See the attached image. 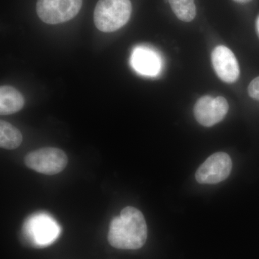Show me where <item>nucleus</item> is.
I'll return each mask as SVG.
<instances>
[{
    "mask_svg": "<svg viewBox=\"0 0 259 259\" xmlns=\"http://www.w3.org/2000/svg\"><path fill=\"white\" fill-rule=\"evenodd\" d=\"M82 6V0H37V16L44 23L56 25L76 17Z\"/></svg>",
    "mask_w": 259,
    "mask_h": 259,
    "instance_id": "nucleus-3",
    "label": "nucleus"
},
{
    "mask_svg": "<svg viewBox=\"0 0 259 259\" xmlns=\"http://www.w3.org/2000/svg\"><path fill=\"white\" fill-rule=\"evenodd\" d=\"M131 13L130 0H99L94 12V22L100 31L115 32L127 24Z\"/></svg>",
    "mask_w": 259,
    "mask_h": 259,
    "instance_id": "nucleus-2",
    "label": "nucleus"
},
{
    "mask_svg": "<svg viewBox=\"0 0 259 259\" xmlns=\"http://www.w3.org/2000/svg\"><path fill=\"white\" fill-rule=\"evenodd\" d=\"M172 11L184 22L192 21L197 14L194 0H168Z\"/></svg>",
    "mask_w": 259,
    "mask_h": 259,
    "instance_id": "nucleus-12",
    "label": "nucleus"
},
{
    "mask_svg": "<svg viewBox=\"0 0 259 259\" xmlns=\"http://www.w3.org/2000/svg\"><path fill=\"white\" fill-rule=\"evenodd\" d=\"M248 93L251 98L259 100V76L252 80L248 86Z\"/></svg>",
    "mask_w": 259,
    "mask_h": 259,
    "instance_id": "nucleus-13",
    "label": "nucleus"
},
{
    "mask_svg": "<svg viewBox=\"0 0 259 259\" xmlns=\"http://www.w3.org/2000/svg\"><path fill=\"white\" fill-rule=\"evenodd\" d=\"M256 28H257V31H258L259 34V17L258 19H257L256 20Z\"/></svg>",
    "mask_w": 259,
    "mask_h": 259,
    "instance_id": "nucleus-15",
    "label": "nucleus"
},
{
    "mask_svg": "<svg viewBox=\"0 0 259 259\" xmlns=\"http://www.w3.org/2000/svg\"><path fill=\"white\" fill-rule=\"evenodd\" d=\"M229 109L224 97L203 96L196 102L194 115L196 120L205 127H212L222 121Z\"/></svg>",
    "mask_w": 259,
    "mask_h": 259,
    "instance_id": "nucleus-7",
    "label": "nucleus"
},
{
    "mask_svg": "<svg viewBox=\"0 0 259 259\" xmlns=\"http://www.w3.org/2000/svg\"><path fill=\"white\" fill-rule=\"evenodd\" d=\"M131 61L137 72L146 76H156L161 70V59L157 53L148 48L139 47L135 49Z\"/></svg>",
    "mask_w": 259,
    "mask_h": 259,
    "instance_id": "nucleus-9",
    "label": "nucleus"
},
{
    "mask_svg": "<svg viewBox=\"0 0 259 259\" xmlns=\"http://www.w3.org/2000/svg\"><path fill=\"white\" fill-rule=\"evenodd\" d=\"M68 158L66 153L57 148H42L28 153L25 163L30 169L47 175L60 173L66 168Z\"/></svg>",
    "mask_w": 259,
    "mask_h": 259,
    "instance_id": "nucleus-4",
    "label": "nucleus"
},
{
    "mask_svg": "<svg viewBox=\"0 0 259 259\" xmlns=\"http://www.w3.org/2000/svg\"><path fill=\"white\" fill-rule=\"evenodd\" d=\"M232 166L229 155L224 152L214 153L199 167L195 174L196 180L202 185L220 183L229 177Z\"/></svg>",
    "mask_w": 259,
    "mask_h": 259,
    "instance_id": "nucleus-5",
    "label": "nucleus"
},
{
    "mask_svg": "<svg viewBox=\"0 0 259 259\" xmlns=\"http://www.w3.org/2000/svg\"><path fill=\"white\" fill-rule=\"evenodd\" d=\"M236 3H241V4H245V3H250L252 0H233Z\"/></svg>",
    "mask_w": 259,
    "mask_h": 259,
    "instance_id": "nucleus-14",
    "label": "nucleus"
},
{
    "mask_svg": "<svg viewBox=\"0 0 259 259\" xmlns=\"http://www.w3.org/2000/svg\"><path fill=\"white\" fill-rule=\"evenodd\" d=\"M148 237V228L143 213L134 207H126L112 220L109 229L110 244L118 249L142 248Z\"/></svg>",
    "mask_w": 259,
    "mask_h": 259,
    "instance_id": "nucleus-1",
    "label": "nucleus"
},
{
    "mask_svg": "<svg viewBox=\"0 0 259 259\" xmlns=\"http://www.w3.org/2000/svg\"><path fill=\"white\" fill-rule=\"evenodd\" d=\"M25 233L35 245L46 246L55 241L60 234V228L50 216L37 214L25 223Z\"/></svg>",
    "mask_w": 259,
    "mask_h": 259,
    "instance_id": "nucleus-6",
    "label": "nucleus"
},
{
    "mask_svg": "<svg viewBox=\"0 0 259 259\" xmlns=\"http://www.w3.org/2000/svg\"><path fill=\"white\" fill-rule=\"evenodd\" d=\"M25 105V99L20 92L11 86L0 88V114L13 115L21 110Z\"/></svg>",
    "mask_w": 259,
    "mask_h": 259,
    "instance_id": "nucleus-10",
    "label": "nucleus"
},
{
    "mask_svg": "<svg viewBox=\"0 0 259 259\" xmlns=\"http://www.w3.org/2000/svg\"><path fill=\"white\" fill-rule=\"evenodd\" d=\"M212 63L218 77L227 83H233L239 77V65L228 48L219 46L213 50Z\"/></svg>",
    "mask_w": 259,
    "mask_h": 259,
    "instance_id": "nucleus-8",
    "label": "nucleus"
},
{
    "mask_svg": "<svg viewBox=\"0 0 259 259\" xmlns=\"http://www.w3.org/2000/svg\"><path fill=\"white\" fill-rule=\"evenodd\" d=\"M22 142L23 136L16 127L6 121H0V146L2 148L16 149Z\"/></svg>",
    "mask_w": 259,
    "mask_h": 259,
    "instance_id": "nucleus-11",
    "label": "nucleus"
}]
</instances>
